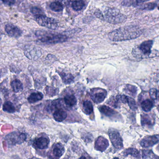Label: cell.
<instances>
[{
	"mask_svg": "<svg viewBox=\"0 0 159 159\" xmlns=\"http://www.w3.org/2000/svg\"><path fill=\"white\" fill-rule=\"evenodd\" d=\"M79 159H86V157H85V156H81V157H80V158Z\"/></svg>",
	"mask_w": 159,
	"mask_h": 159,
	"instance_id": "cell-38",
	"label": "cell"
},
{
	"mask_svg": "<svg viewBox=\"0 0 159 159\" xmlns=\"http://www.w3.org/2000/svg\"><path fill=\"white\" fill-rule=\"evenodd\" d=\"M26 138L25 135L24 134L13 132L6 137V139L11 145L21 144L25 141Z\"/></svg>",
	"mask_w": 159,
	"mask_h": 159,
	"instance_id": "cell-9",
	"label": "cell"
},
{
	"mask_svg": "<svg viewBox=\"0 0 159 159\" xmlns=\"http://www.w3.org/2000/svg\"><path fill=\"white\" fill-rule=\"evenodd\" d=\"M109 145V144L107 139L103 137L99 136L96 140L95 148L97 150L103 152L107 149Z\"/></svg>",
	"mask_w": 159,
	"mask_h": 159,
	"instance_id": "cell-12",
	"label": "cell"
},
{
	"mask_svg": "<svg viewBox=\"0 0 159 159\" xmlns=\"http://www.w3.org/2000/svg\"><path fill=\"white\" fill-rule=\"evenodd\" d=\"M120 159L119 158H117V157H115V158H114V159Z\"/></svg>",
	"mask_w": 159,
	"mask_h": 159,
	"instance_id": "cell-40",
	"label": "cell"
},
{
	"mask_svg": "<svg viewBox=\"0 0 159 159\" xmlns=\"http://www.w3.org/2000/svg\"><path fill=\"white\" fill-rule=\"evenodd\" d=\"M50 8L52 11L55 12H60L63 11L64 6L60 2H54L50 5Z\"/></svg>",
	"mask_w": 159,
	"mask_h": 159,
	"instance_id": "cell-28",
	"label": "cell"
},
{
	"mask_svg": "<svg viewBox=\"0 0 159 159\" xmlns=\"http://www.w3.org/2000/svg\"><path fill=\"white\" fill-rule=\"evenodd\" d=\"M53 117L57 121L62 122L66 118V112L62 109H58L54 112Z\"/></svg>",
	"mask_w": 159,
	"mask_h": 159,
	"instance_id": "cell-17",
	"label": "cell"
},
{
	"mask_svg": "<svg viewBox=\"0 0 159 159\" xmlns=\"http://www.w3.org/2000/svg\"><path fill=\"white\" fill-rule=\"evenodd\" d=\"M65 152V148L61 143L55 144L52 147V153L55 159H58Z\"/></svg>",
	"mask_w": 159,
	"mask_h": 159,
	"instance_id": "cell-13",
	"label": "cell"
},
{
	"mask_svg": "<svg viewBox=\"0 0 159 159\" xmlns=\"http://www.w3.org/2000/svg\"><path fill=\"white\" fill-rule=\"evenodd\" d=\"M107 91L102 88H94L90 90V97L96 104L102 103L107 97Z\"/></svg>",
	"mask_w": 159,
	"mask_h": 159,
	"instance_id": "cell-6",
	"label": "cell"
},
{
	"mask_svg": "<svg viewBox=\"0 0 159 159\" xmlns=\"http://www.w3.org/2000/svg\"><path fill=\"white\" fill-rule=\"evenodd\" d=\"M11 86L15 93H19L23 90V85L21 81L18 80H15L11 83Z\"/></svg>",
	"mask_w": 159,
	"mask_h": 159,
	"instance_id": "cell-21",
	"label": "cell"
},
{
	"mask_svg": "<svg viewBox=\"0 0 159 159\" xmlns=\"http://www.w3.org/2000/svg\"><path fill=\"white\" fill-rule=\"evenodd\" d=\"M3 110L9 113H14L15 112L16 108L12 102L7 101L3 105Z\"/></svg>",
	"mask_w": 159,
	"mask_h": 159,
	"instance_id": "cell-27",
	"label": "cell"
},
{
	"mask_svg": "<svg viewBox=\"0 0 159 159\" xmlns=\"http://www.w3.org/2000/svg\"><path fill=\"white\" fill-rule=\"evenodd\" d=\"M141 107L144 111H149L153 107V103L151 100L148 99L144 100L141 103Z\"/></svg>",
	"mask_w": 159,
	"mask_h": 159,
	"instance_id": "cell-26",
	"label": "cell"
},
{
	"mask_svg": "<svg viewBox=\"0 0 159 159\" xmlns=\"http://www.w3.org/2000/svg\"><path fill=\"white\" fill-rule=\"evenodd\" d=\"M49 139L45 137H40L36 139L34 141V145L36 148L40 149L47 148L49 145Z\"/></svg>",
	"mask_w": 159,
	"mask_h": 159,
	"instance_id": "cell-14",
	"label": "cell"
},
{
	"mask_svg": "<svg viewBox=\"0 0 159 159\" xmlns=\"http://www.w3.org/2000/svg\"><path fill=\"white\" fill-rule=\"evenodd\" d=\"M141 124L142 125H152L154 124V121L152 120L151 117H150L149 115L147 114H143L141 115Z\"/></svg>",
	"mask_w": 159,
	"mask_h": 159,
	"instance_id": "cell-30",
	"label": "cell"
},
{
	"mask_svg": "<svg viewBox=\"0 0 159 159\" xmlns=\"http://www.w3.org/2000/svg\"><path fill=\"white\" fill-rule=\"evenodd\" d=\"M64 101L68 107H73L77 104V100L75 96L73 94L67 95L65 97Z\"/></svg>",
	"mask_w": 159,
	"mask_h": 159,
	"instance_id": "cell-19",
	"label": "cell"
},
{
	"mask_svg": "<svg viewBox=\"0 0 159 159\" xmlns=\"http://www.w3.org/2000/svg\"><path fill=\"white\" fill-rule=\"evenodd\" d=\"M36 35L39 40L47 44H56L66 41L68 37L62 34H56L44 31H37Z\"/></svg>",
	"mask_w": 159,
	"mask_h": 159,
	"instance_id": "cell-3",
	"label": "cell"
},
{
	"mask_svg": "<svg viewBox=\"0 0 159 159\" xmlns=\"http://www.w3.org/2000/svg\"><path fill=\"white\" fill-rule=\"evenodd\" d=\"M124 91L126 93L132 96L135 97L137 92V88L134 85L127 84L125 86Z\"/></svg>",
	"mask_w": 159,
	"mask_h": 159,
	"instance_id": "cell-23",
	"label": "cell"
},
{
	"mask_svg": "<svg viewBox=\"0 0 159 159\" xmlns=\"http://www.w3.org/2000/svg\"><path fill=\"white\" fill-rule=\"evenodd\" d=\"M83 108L84 111L87 115L91 114L93 111V104L89 100H85L83 103Z\"/></svg>",
	"mask_w": 159,
	"mask_h": 159,
	"instance_id": "cell-22",
	"label": "cell"
},
{
	"mask_svg": "<svg viewBox=\"0 0 159 159\" xmlns=\"http://www.w3.org/2000/svg\"><path fill=\"white\" fill-rule=\"evenodd\" d=\"M143 31L137 26H126L110 32L108 38L113 42L123 41L134 39L141 36Z\"/></svg>",
	"mask_w": 159,
	"mask_h": 159,
	"instance_id": "cell-1",
	"label": "cell"
},
{
	"mask_svg": "<svg viewBox=\"0 0 159 159\" xmlns=\"http://www.w3.org/2000/svg\"><path fill=\"white\" fill-rule=\"evenodd\" d=\"M84 5V2L82 1H76L72 2L71 6L74 11H80L82 10Z\"/></svg>",
	"mask_w": 159,
	"mask_h": 159,
	"instance_id": "cell-31",
	"label": "cell"
},
{
	"mask_svg": "<svg viewBox=\"0 0 159 159\" xmlns=\"http://www.w3.org/2000/svg\"><path fill=\"white\" fill-rule=\"evenodd\" d=\"M32 159H39V158H36V157H34V158H33Z\"/></svg>",
	"mask_w": 159,
	"mask_h": 159,
	"instance_id": "cell-39",
	"label": "cell"
},
{
	"mask_svg": "<svg viewBox=\"0 0 159 159\" xmlns=\"http://www.w3.org/2000/svg\"><path fill=\"white\" fill-rule=\"evenodd\" d=\"M124 154L125 156L131 155L133 157L138 158V159L140 157L139 152L136 149L134 148H130L127 149L125 151Z\"/></svg>",
	"mask_w": 159,
	"mask_h": 159,
	"instance_id": "cell-29",
	"label": "cell"
},
{
	"mask_svg": "<svg viewBox=\"0 0 159 159\" xmlns=\"http://www.w3.org/2000/svg\"><path fill=\"white\" fill-rule=\"evenodd\" d=\"M110 139L114 148L118 149H121L123 147L122 139L120 133L115 129H111L108 131Z\"/></svg>",
	"mask_w": 159,
	"mask_h": 159,
	"instance_id": "cell-7",
	"label": "cell"
},
{
	"mask_svg": "<svg viewBox=\"0 0 159 159\" xmlns=\"http://www.w3.org/2000/svg\"><path fill=\"white\" fill-rule=\"evenodd\" d=\"M152 40L146 41L143 42L139 46H135L132 51V54L136 58H152L159 56V52L156 50L152 51L153 45Z\"/></svg>",
	"mask_w": 159,
	"mask_h": 159,
	"instance_id": "cell-2",
	"label": "cell"
},
{
	"mask_svg": "<svg viewBox=\"0 0 159 159\" xmlns=\"http://www.w3.org/2000/svg\"><path fill=\"white\" fill-rule=\"evenodd\" d=\"M5 30L6 33L13 38H19L22 34V31L16 26L12 24H7L5 25Z\"/></svg>",
	"mask_w": 159,
	"mask_h": 159,
	"instance_id": "cell-10",
	"label": "cell"
},
{
	"mask_svg": "<svg viewBox=\"0 0 159 159\" xmlns=\"http://www.w3.org/2000/svg\"><path fill=\"white\" fill-rule=\"evenodd\" d=\"M59 75L61 76L63 82L66 84H70L74 81V77L70 73L60 72Z\"/></svg>",
	"mask_w": 159,
	"mask_h": 159,
	"instance_id": "cell-20",
	"label": "cell"
},
{
	"mask_svg": "<svg viewBox=\"0 0 159 159\" xmlns=\"http://www.w3.org/2000/svg\"><path fill=\"white\" fill-rule=\"evenodd\" d=\"M45 93L49 96H54L56 95L58 93V89L51 86H47L45 88Z\"/></svg>",
	"mask_w": 159,
	"mask_h": 159,
	"instance_id": "cell-33",
	"label": "cell"
},
{
	"mask_svg": "<svg viewBox=\"0 0 159 159\" xmlns=\"http://www.w3.org/2000/svg\"><path fill=\"white\" fill-rule=\"evenodd\" d=\"M146 1H124L122 2L121 4L123 6H126V7H138L141 3H144Z\"/></svg>",
	"mask_w": 159,
	"mask_h": 159,
	"instance_id": "cell-24",
	"label": "cell"
},
{
	"mask_svg": "<svg viewBox=\"0 0 159 159\" xmlns=\"http://www.w3.org/2000/svg\"><path fill=\"white\" fill-rule=\"evenodd\" d=\"M4 4L8 5V6H11L14 5L15 3L16 2L15 1H2Z\"/></svg>",
	"mask_w": 159,
	"mask_h": 159,
	"instance_id": "cell-37",
	"label": "cell"
},
{
	"mask_svg": "<svg viewBox=\"0 0 159 159\" xmlns=\"http://www.w3.org/2000/svg\"><path fill=\"white\" fill-rule=\"evenodd\" d=\"M143 159H150L152 157V152L150 150H144L143 151Z\"/></svg>",
	"mask_w": 159,
	"mask_h": 159,
	"instance_id": "cell-36",
	"label": "cell"
},
{
	"mask_svg": "<svg viewBox=\"0 0 159 159\" xmlns=\"http://www.w3.org/2000/svg\"><path fill=\"white\" fill-rule=\"evenodd\" d=\"M121 102L123 103H127L128 106L132 110L135 111L137 109V106L135 100L132 98L129 97L125 95H120Z\"/></svg>",
	"mask_w": 159,
	"mask_h": 159,
	"instance_id": "cell-15",
	"label": "cell"
},
{
	"mask_svg": "<svg viewBox=\"0 0 159 159\" xmlns=\"http://www.w3.org/2000/svg\"><path fill=\"white\" fill-rule=\"evenodd\" d=\"M120 102H121V101L120 95H117L116 97H113L110 98L108 103L110 105H111L114 107L117 108L119 107Z\"/></svg>",
	"mask_w": 159,
	"mask_h": 159,
	"instance_id": "cell-32",
	"label": "cell"
},
{
	"mask_svg": "<svg viewBox=\"0 0 159 159\" xmlns=\"http://www.w3.org/2000/svg\"><path fill=\"white\" fill-rule=\"evenodd\" d=\"M43 95L40 92L32 93L28 98L30 103H35L41 100L43 98Z\"/></svg>",
	"mask_w": 159,
	"mask_h": 159,
	"instance_id": "cell-18",
	"label": "cell"
},
{
	"mask_svg": "<svg viewBox=\"0 0 159 159\" xmlns=\"http://www.w3.org/2000/svg\"><path fill=\"white\" fill-rule=\"evenodd\" d=\"M159 91H157L156 89L152 88L149 91V95L152 99L153 100L158 99V95H159Z\"/></svg>",
	"mask_w": 159,
	"mask_h": 159,
	"instance_id": "cell-35",
	"label": "cell"
},
{
	"mask_svg": "<svg viewBox=\"0 0 159 159\" xmlns=\"http://www.w3.org/2000/svg\"><path fill=\"white\" fill-rule=\"evenodd\" d=\"M159 141L158 137L156 136H150L143 139L140 142V145L143 148H150L154 146Z\"/></svg>",
	"mask_w": 159,
	"mask_h": 159,
	"instance_id": "cell-11",
	"label": "cell"
},
{
	"mask_svg": "<svg viewBox=\"0 0 159 159\" xmlns=\"http://www.w3.org/2000/svg\"><path fill=\"white\" fill-rule=\"evenodd\" d=\"M158 10H159V7H158Z\"/></svg>",
	"mask_w": 159,
	"mask_h": 159,
	"instance_id": "cell-41",
	"label": "cell"
},
{
	"mask_svg": "<svg viewBox=\"0 0 159 159\" xmlns=\"http://www.w3.org/2000/svg\"><path fill=\"white\" fill-rule=\"evenodd\" d=\"M157 5V3L156 2H149L147 3H141L138 6V7L140 10L152 11L156 8Z\"/></svg>",
	"mask_w": 159,
	"mask_h": 159,
	"instance_id": "cell-25",
	"label": "cell"
},
{
	"mask_svg": "<svg viewBox=\"0 0 159 159\" xmlns=\"http://www.w3.org/2000/svg\"><path fill=\"white\" fill-rule=\"evenodd\" d=\"M31 12L36 16V18L39 16H41L45 15L41 9L38 8V7H33L31 9Z\"/></svg>",
	"mask_w": 159,
	"mask_h": 159,
	"instance_id": "cell-34",
	"label": "cell"
},
{
	"mask_svg": "<svg viewBox=\"0 0 159 159\" xmlns=\"http://www.w3.org/2000/svg\"><path fill=\"white\" fill-rule=\"evenodd\" d=\"M105 18L106 21L111 24H122L126 21L127 17L122 14L119 10L116 8H107L105 10Z\"/></svg>",
	"mask_w": 159,
	"mask_h": 159,
	"instance_id": "cell-4",
	"label": "cell"
},
{
	"mask_svg": "<svg viewBox=\"0 0 159 159\" xmlns=\"http://www.w3.org/2000/svg\"><path fill=\"white\" fill-rule=\"evenodd\" d=\"M98 109L101 113L108 117H114L118 114V113L114 110L106 106H101L98 107Z\"/></svg>",
	"mask_w": 159,
	"mask_h": 159,
	"instance_id": "cell-16",
	"label": "cell"
},
{
	"mask_svg": "<svg viewBox=\"0 0 159 159\" xmlns=\"http://www.w3.org/2000/svg\"><path fill=\"white\" fill-rule=\"evenodd\" d=\"M37 23L42 26L51 29L55 30L58 28V22L56 19L47 17L45 15L36 17Z\"/></svg>",
	"mask_w": 159,
	"mask_h": 159,
	"instance_id": "cell-5",
	"label": "cell"
},
{
	"mask_svg": "<svg viewBox=\"0 0 159 159\" xmlns=\"http://www.w3.org/2000/svg\"><path fill=\"white\" fill-rule=\"evenodd\" d=\"M25 54L26 57L30 60H37L41 56L40 49L38 47L33 46H26Z\"/></svg>",
	"mask_w": 159,
	"mask_h": 159,
	"instance_id": "cell-8",
	"label": "cell"
}]
</instances>
